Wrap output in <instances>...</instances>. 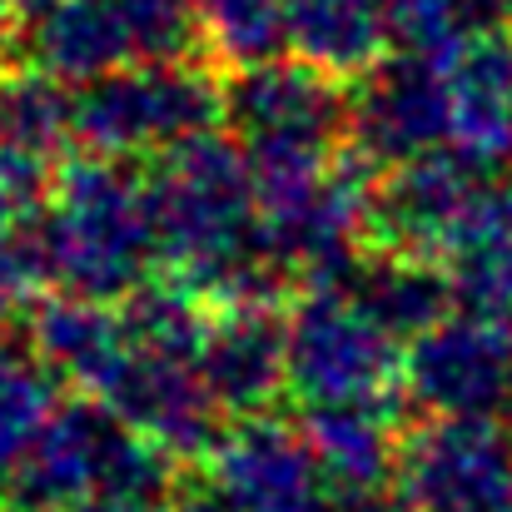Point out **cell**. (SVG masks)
I'll return each instance as SVG.
<instances>
[{"label":"cell","instance_id":"4","mask_svg":"<svg viewBox=\"0 0 512 512\" xmlns=\"http://www.w3.org/2000/svg\"><path fill=\"white\" fill-rule=\"evenodd\" d=\"M194 30L189 0H50L30 20V60L65 85H90L125 65L184 60Z\"/></svg>","mask_w":512,"mask_h":512},{"label":"cell","instance_id":"19","mask_svg":"<svg viewBox=\"0 0 512 512\" xmlns=\"http://www.w3.org/2000/svg\"><path fill=\"white\" fill-rule=\"evenodd\" d=\"M388 40V0H289V45L329 75L373 70Z\"/></svg>","mask_w":512,"mask_h":512},{"label":"cell","instance_id":"11","mask_svg":"<svg viewBox=\"0 0 512 512\" xmlns=\"http://www.w3.org/2000/svg\"><path fill=\"white\" fill-rule=\"evenodd\" d=\"M100 403H110L140 438L165 448L174 463L204 458L224 438V408L209 393L194 358H170L135 343L130 363L120 368V378L105 388Z\"/></svg>","mask_w":512,"mask_h":512},{"label":"cell","instance_id":"13","mask_svg":"<svg viewBox=\"0 0 512 512\" xmlns=\"http://www.w3.org/2000/svg\"><path fill=\"white\" fill-rule=\"evenodd\" d=\"M304 433L329 478L339 512H383L388 488L398 483V448H403L383 398L319 403V408H309Z\"/></svg>","mask_w":512,"mask_h":512},{"label":"cell","instance_id":"20","mask_svg":"<svg viewBox=\"0 0 512 512\" xmlns=\"http://www.w3.org/2000/svg\"><path fill=\"white\" fill-rule=\"evenodd\" d=\"M55 418V368L35 343L0 329V478L20 468L45 423Z\"/></svg>","mask_w":512,"mask_h":512},{"label":"cell","instance_id":"7","mask_svg":"<svg viewBox=\"0 0 512 512\" xmlns=\"http://www.w3.org/2000/svg\"><path fill=\"white\" fill-rule=\"evenodd\" d=\"M413 512H512V433L498 418H428L398 448Z\"/></svg>","mask_w":512,"mask_h":512},{"label":"cell","instance_id":"14","mask_svg":"<svg viewBox=\"0 0 512 512\" xmlns=\"http://www.w3.org/2000/svg\"><path fill=\"white\" fill-rule=\"evenodd\" d=\"M448 145L483 174L512 160V45L488 30L468 40L448 65Z\"/></svg>","mask_w":512,"mask_h":512},{"label":"cell","instance_id":"6","mask_svg":"<svg viewBox=\"0 0 512 512\" xmlns=\"http://www.w3.org/2000/svg\"><path fill=\"white\" fill-rule=\"evenodd\" d=\"M398 343L348 289H309L284 324L289 388L309 408L383 398L403 378Z\"/></svg>","mask_w":512,"mask_h":512},{"label":"cell","instance_id":"24","mask_svg":"<svg viewBox=\"0 0 512 512\" xmlns=\"http://www.w3.org/2000/svg\"><path fill=\"white\" fill-rule=\"evenodd\" d=\"M199 30L239 70L279 60L289 45V0H204Z\"/></svg>","mask_w":512,"mask_h":512},{"label":"cell","instance_id":"17","mask_svg":"<svg viewBox=\"0 0 512 512\" xmlns=\"http://www.w3.org/2000/svg\"><path fill=\"white\" fill-rule=\"evenodd\" d=\"M30 343L55 368V378H70V383L90 388L95 398H105V388L120 378V368L135 353L125 319L105 314V299H85V294H65V299L45 304L35 314Z\"/></svg>","mask_w":512,"mask_h":512},{"label":"cell","instance_id":"26","mask_svg":"<svg viewBox=\"0 0 512 512\" xmlns=\"http://www.w3.org/2000/svg\"><path fill=\"white\" fill-rule=\"evenodd\" d=\"M5 15H10V0H0V35H5Z\"/></svg>","mask_w":512,"mask_h":512},{"label":"cell","instance_id":"21","mask_svg":"<svg viewBox=\"0 0 512 512\" xmlns=\"http://www.w3.org/2000/svg\"><path fill=\"white\" fill-rule=\"evenodd\" d=\"M75 140V100L55 75L15 70L0 80V150H20L35 160H55Z\"/></svg>","mask_w":512,"mask_h":512},{"label":"cell","instance_id":"18","mask_svg":"<svg viewBox=\"0 0 512 512\" xmlns=\"http://www.w3.org/2000/svg\"><path fill=\"white\" fill-rule=\"evenodd\" d=\"M348 294L393 339H418L453 309L448 269L423 264V254H403V249H383V259L358 264V274L348 279Z\"/></svg>","mask_w":512,"mask_h":512},{"label":"cell","instance_id":"9","mask_svg":"<svg viewBox=\"0 0 512 512\" xmlns=\"http://www.w3.org/2000/svg\"><path fill=\"white\" fill-rule=\"evenodd\" d=\"M448 80L438 60L388 55L363 70L358 95L348 100V150L373 170H393L428 150L448 145Z\"/></svg>","mask_w":512,"mask_h":512},{"label":"cell","instance_id":"12","mask_svg":"<svg viewBox=\"0 0 512 512\" xmlns=\"http://www.w3.org/2000/svg\"><path fill=\"white\" fill-rule=\"evenodd\" d=\"M478 165H468L458 150H428L418 160H403L378 174L373 189V219L368 234L383 249L403 254H443L453 229L463 224L478 184Z\"/></svg>","mask_w":512,"mask_h":512},{"label":"cell","instance_id":"22","mask_svg":"<svg viewBox=\"0 0 512 512\" xmlns=\"http://www.w3.org/2000/svg\"><path fill=\"white\" fill-rule=\"evenodd\" d=\"M503 0H388V35L403 55L448 65L468 40L498 30Z\"/></svg>","mask_w":512,"mask_h":512},{"label":"cell","instance_id":"10","mask_svg":"<svg viewBox=\"0 0 512 512\" xmlns=\"http://www.w3.org/2000/svg\"><path fill=\"white\" fill-rule=\"evenodd\" d=\"M214 488L234 512H339L304 428L279 418H239L214 443Z\"/></svg>","mask_w":512,"mask_h":512},{"label":"cell","instance_id":"23","mask_svg":"<svg viewBox=\"0 0 512 512\" xmlns=\"http://www.w3.org/2000/svg\"><path fill=\"white\" fill-rule=\"evenodd\" d=\"M209 324L214 314L204 309V294L189 289L184 279L174 284H140L125 304V329L140 348H155V353H170V358H194L199 363V348L209 339Z\"/></svg>","mask_w":512,"mask_h":512},{"label":"cell","instance_id":"5","mask_svg":"<svg viewBox=\"0 0 512 512\" xmlns=\"http://www.w3.org/2000/svg\"><path fill=\"white\" fill-rule=\"evenodd\" d=\"M224 130L244 145L254 170L314 165L339 155L348 130V95L339 75L299 60H264L234 75L224 90Z\"/></svg>","mask_w":512,"mask_h":512},{"label":"cell","instance_id":"8","mask_svg":"<svg viewBox=\"0 0 512 512\" xmlns=\"http://www.w3.org/2000/svg\"><path fill=\"white\" fill-rule=\"evenodd\" d=\"M403 388L428 418H503L512 408L508 319H438L408 348Z\"/></svg>","mask_w":512,"mask_h":512},{"label":"cell","instance_id":"1","mask_svg":"<svg viewBox=\"0 0 512 512\" xmlns=\"http://www.w3.org/2000/svg\"><path fill=\"white\" fill-rule=\"evenodd\" d=\"M5 488L15 512H65L85 498L155 512L174 488V458L140 438L110 403H70L55 408Z\"/></svg>","mask_w":512,"mask_h":512},{"label":"cell","instance_id":"2","mask_svg":"<svg viewBox=\"0 0 512 512\" xmlns=\"http://www.w3.org/2000/svg\"><path fill=\"white\" fill-rule=\"evenodd\" d=\"M45 239L55 279L85 299L135 294L160 249L150 179L120 160H85L55 179L45 204Z\"/></svg>","mask_w":512,"mask_h":512},{"label":"cell","instance_id":"25","mask_svg":"<svg viewBox=\"0 0 512 512\" xmlns=\"http://www.w3.org/2000/svg\"><path fill=\"white\" fill-rule=\"evenodd\" d=\"M174 512H234V508L224 503L219 488H209V493H184V498L174 503Z\"/></svg>","mask_w":512,"mask_h":512},{"label":"cell","instance_id":"16","mask_svg":"<svg viewBox=\"0 0 512 512\" xmlns=\"http://www.w3.org/2000/svg\"><path fill=\"white\" fill-rule=\"evenodd\" d=\"M443 259L453 299L468 314L512 319V174L473 194Z\"/></svg>","mask_w":512,"mask_h":512},{"label":"cell","instance_id":"15","mask_svg":"<svg viewBox=\"0 0 512 512\" xmlns=\"http://www.w3.org/2000/svg\"><path fill=\"white\" fill-rule=\"evenodd\" d=\"M199 373L224 413L254 418L289 383L284 329L264 309H224L199 348Z\"/></svg>","mask_w":512,"mask_h":512},{"label":"cell","instance_id":"3","mask_svg":"<svg viewBox=\"0 0 512 512\" xmlns=\"http://www.w3.org/2000/svg\"><path fill=\"white\" fill-rule=\"evenodd\" d=\"M224 120V85L184 60H145L90 80L75 95V140L95 155H165Z\"/></svg>","mask_w":512,"mask_h":512}]
</instances>
